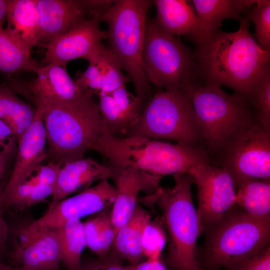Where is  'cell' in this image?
I'll use <instances>...</instances> for the list:
<instances>
[{
    "label": "cell",
    "instance_id": "cell-1",
    "mask_svg": "<svg viewBox=\"0 0 270 270\" xmlns=\"http://www.w3.org/2000/svg\"><path fill=\"white\" fill-rule=\"evenodd\" d=\"M238 30H219L195 42L194 56L198 76L205 83L224 85L244 99L264 74L270 70V50H264L250 31L244 15Z\"/></svg>",
    "mask_w": 270,
    "mask_h": 270
},
{
    "label": "cell",
    "instance_id": "cell-2",
    "mask_svg": "<svg viewBox=\"0 0 270 270\" xmlns=\"http://www.w3.org/2000/svg\"><path fill=\"white\" fill-rule=\"evenodd\" d=\"M92 150L107 160L104 164L108 166L133 168L161 178L188 172L202 164H210L208 152L202 147L140 136L104 134L97 140Z\"/></svg>",
    "mask_w": 270,
    "mask_h": 270
},
{
    "label": "cell",
    "instance_id": "cell-3",
    "mask_svg": "<svg viewBox=\"0 0 270 270\" xmlns=\"http://www.w3.org/2000/svg\"><path fill=\"white\" fill-rule=\"evenodd\" d=\"M196 258L204 270L228 269L270 246V218L253 217L235 205L204 230Z\"/></svg>",
    "mask_w": 270,
    "mask_h": 270
},
{
    "label": "cell",
    "instance_id": "cell-4",
    "mask_svg": "<svg viewBox=\"0 0 270 270\" xmlns=\"http://www.w3.org/2000/svg\"><path fill=\"white\" fill-rule=\"evenodd\" d=\"M174 186L162 188L156 202L163 213L167 228L168 247L166 264L169 270H200L196 244L204 232L198 210L193 204V180L188 172L172 175Z\"/></svg>",
    "mask_w": 270,
    "mask_h": 270
},
{
    "label": "cell",
    "instance_id": "cell-5",
    "mask_svg": "<svg viewBox=\"0 0 270 270\" xmlns=\"http://www.w3.org/2000/svg\"><path fill=\"white\" fill-rule=\"evenodd\" d=\"M43 110L48 162L64 164L82 158L106 134L93 96L77 105H56Z\"/></svg>",
    "mask_w": 270,
    "mask_h": 270
},
{
    "label": "cell",
    "instance_id": "cell-6",
    "mask_svg": "<svg viewBox=\"0 0 270 270\" xmlns=\"http://www.w3.org/2000/svg\"><path fill=\"white\" fill-rule=\"evenodd\" d=\"M149 0H118L101 18L108 26V48L133 83L136 95L144 102L153 95L142 66Z\"/></svg>",
    "mask_w": 270,
    "mask_h": 270
},
{
    "label": "cell",
    "instance_id": "cell-7",
    "mask_svg": "<svg viewBox=\"0 0 270 270\" xmlns=\"http://www.w3.org/2000/svg\"><path fill=\"white\" fill-rule=\"evenodd\" d=\"M190 87L184 90L156 88L138 122L122 137L169 140L202 148L199 144L202 141L190 101Z\"/></svg>",
    "mask_w": 270,
    "mask_h": 270
},
{
    "label": "cell",
    "instance_id": "cell-8",
    "mask_svg": "<svg viewBox=\"0 0 270 270\" xmlns=\"http://www.w3.org/2000/svg\"><path fill=\"white\" fill-rule=\"evenodd\" d=\"M190 101L202 143L219 154L230 138L254 117L245 99L212 83L189 88Z\"/></svg>",
    "mask_w": 270,
    "mask_h": 270
},
{
    "label": "cell",
    "instance_id": "cell-9",
    "mask_svg": "<svg viewBox=\"0 0 270 270\" xmlns=\"http://www.w3.org/2000/svg\"><path fill=\"white\" fill-rule=\"evenodd\" d=\"M145 75L156 88L184 90L194 83L198 66L194 54L176 36L146 22L142 52Z\"/></svg>",
    "mask_w": 270,
    "mask_h": 270
},
{
    "label": "cell",
    "instance_id": "cell-10",
    "mask_svg": "<svg viewBox=\"0 0 270 270\" xmlns=\"http://www.w3.org/2000/svg\"><path fill=\"white\" fill-rule=\"evenodd\" d=\"M219 154L232 175L270 180V130L254 118L236 132Z\"/></svg>",
    "mask_w": 270,
    "mask_h": 270
},
{
    "label": "cell",
    "instance_id": "cell-11",
    "mask_svg": "<svg viewBox=\"0 0 270 270\" xmlns=\"http://www.w3.org/2000/svg\"><path fill=\"white\" fill-rule=\"evenodd\" d=\"M30 80L18 76L6 75L4 82L22 96L36 108L56 106H74L90 96L84 94L70 76L66 68L54 64L42 66Z\"/></svg>",
    "mask_w": 270,
    "mask_h": 270
},
{
    "label": "cell",
    "instance_id": "cell-12",
    "mask_svg": "<svg viewBox=\"0 0 270 270\" xmlns=\"http://www.w3.org/2000/svg\"><path fill=\"white\" fill-rule=\"evenodd\" d=\"M188 173L196 186L197 210L204 230L235 206L236 180L229 171L210 163L198 164Z\"/></svg>",
    "mask_w": 270,
    "mask_h": 270
},
{
    "label": "cell",
    "instance_id": "cell-13",
    "mask_svg": "<svg viewBox=\"0 0 270 270\" xmlns=\"http://www.w3.org/2000/svg\"><path fill=\"white\" fill-rule=\"evenodd\" d=\"M8 253L11 266L24 270H58L62 262L58 228L42 226L36 220L21 226Z\"/></svg>",
    "mask_w": 270,
    "mask_h": 270
},
{
    "label": "cell",
    "instance_id": "cell-14",
    "mask_svg": "<svg viewBox=\"0 0 270 270\" xmlns=\"http://www.w3.org/2000/svg\"><path fill=\"white\" fill-rule=\"evenodd\" d=\"M100 22L89 18L82 21L52 39L45 48L42 66L54 64L66 68L70 60L83 58L88 60L108 38L107 31L102 30Z\"/></svg>",
    "mask_w": 270,
    "mask_h": 270
},
{
    "label": "cell",
    "instance_id": "cell-15",
    "mask_svg": "<svg viewBox=\"0 0 270 270\" xmlns=\"http://www.w3.org/2000/svg\"><path fill=\"white\" fill-rule=\"evenodd\" d=\"M116 194V187L108 179H102L94 186L49 206L47 212L36 222L42 226L58 228L68 220H80L112 206Z\"/></svg>",
    "mask_w": 270,
    "mask_h": 270
},
{
    "label": "cell",
    "instance_id": "cell-16",
    "mask_svg": "<svg viewBox=\"0 0 270 270\" xmlns=\"http://www.w3.org/2000/svg\"><path fill=\"white\" fill-rule=\"evenodd\" d=\"M33 122L17 142L18 150L12 170L4 188L2 202L26 180L46 159L43 109L36 108Z\"/></svg>",
    "mask_w": 270,
    "mask_h": 270
},
{
    "label": "cell",
    "instance_id": "cell-17",
    "mask_svg": "<svg viewBox=\"0 0 270 270\" xmlns=\"http://www.w3.org/2000/svg\"><path fill=\"white\" fill-rule=\"evenodd\" d=\"M162 178L133 168H121L114 181L116 194L111 209V219L115 235L130 218L137 205L138 195L144 192L147 195L156 193L162 188Z\"/></svg>",
    "mask_w": 270,
    "mask_h": 270
},
{
    "label": "cell",
    "instance_id": "cell-18",
    "mask_svg": "<svg viewBox=\"0 0 270 270\" xmlns=\"http://www.w3.org/2000/svg\"><path fill=\"white\" fill-rule=\"evenodd\" d=\"M98 110L106 134L123 136L140 118L146 104L126 86L98 95Z\"/></svg>",
    "mask_w": 270,
    "mask_h": 270
},
{
    "label": "cell",
    "instance_id": "cell-19",
    "mask_svg": "<svg viewBox=\"0 0 270 270\" xmlns=\"http://www.w3.org/2000/svg\"><path fill=\"white\" fill-rule=\"evenodd\" d=\"M120 170L121 168L100 164L90 158L66 162L60 170L48 207L72 192L86 190L96 181L106 178L114 181Z\"/></svg>",
    "mask_w": 270,
    "mask_h": 270
},
{
    "label": "cell",
    "instance_id": "cell-20",
    "mask_svg": "<svg viewBox=\"0 0 270 270\" xmlns=\"http://www.w3.org/2000/svg\"><path fill=\"white\" fill-rule=\"evenodd\" d=\"M40 31L36 46L46 48L54 38L87 20L76 0H37Z\"/></svg>",
    "mask_w": 270,
    "mask_h": 270
},
{
    "label": "cell",
    "instance_id": "cell-21",
    "mask_svg": "<svg viewBox=\"0 0 270 270\" xmlns=\"http://www.w3.org/2000/svg\"><path fill=\"white\" fill-rule=\"evenodd\" d=\"M156 8L154 21L174 36L186 35L194 42L208 35L203 29L191 2L186 0H153Z\"/></svg>",
    "mask_w": 270,
    "mask_h": 270
},
{
    "label": "cell",
    "instance_id": "cell-22",
    "mask_svg": "<svg viewBox=\"0 0 270 270\" xmlns=\"http://www.w3.org/2000/svg\"><path fill=\"white\" fill-rule=\"evenodd\" d=\"M6 22L7 32L31 52L40 31L37 0H10Z\"/></svg>",
    "mask_w": 270,
    "mask_h": 270
},
{
    "label": "cell",
    "instance_id": "cell-23",
    "mask_svg": "<svg viewBox=\"0 0 270 270\" xmlns=\"http://www.w3.org/2000/svg\"><path fill=\"white\" fill-rule=\"evenodd\" d=\"M259 0H192L191 3L203 29L208 36L218 30L225 19L240 21L241 13Z\"/></svg>",
    "mask_w": 270,
    "mask_h": 270
},
{
    "label": "cell",
    "instance_id": "cell-24",
    "mask_svg": "<svg viewBox=\"0 0 270 270\" xmlns=\"http://www.w3.org/2000/svg\"><path fill=\"white\" fill-rule=\"evenodd\" d=\"M234 176L237 188L236 205L253 217L270 218V180Z\"/></svg>",
    "mask_w": 270,
    "mask_h": 270
},
{
    "label": "cell",
    "instance_id": "cell-25",
    "mask_svg": "<svg viewBox=\"0 0 270 270\" xmlns=\"http://www.w3.org/2000/svg\"><path fill=\"white\" fill-rule=\"evenodd\" d=\"M149 213L138 204L130 220L116 232L113 243L119 256L130 264L144 260L142 238L144 228L150 220Z\"/></svg>",
    "mask_w": 270,
    "mask_h": 270
},
{
    "label": "cell",
    "instance_id": "cell-26",
    "mask_svg": "<svg viewBox=\"0 0 270 270\" xmlns=\"http://www.w3.org/2000/svg\"><path fill=\"white\" fill-rule=\"evenodd\" d=\"M36 108L20 98L4 82L0 84V118L18 142L34 120Z\"/></svg>",
    "mask_w": 270,
    "mask_h": 270
},
{
    "label": "cell",
    "instance_id": "cell-27",
    "mask_svg": "<svg viewBox=\"0 0 270 270\" xmlns=\"http://www.w3.org/2000/svg\"><path fill=\"white\" fill-rule=\"evenodd\" d=\"M31 52L22 47L3 28H0V72L14 75L22 72H36L42 66Z\"/></svg>",
    "mask_w": 270,
    "mask_h": 270
},
{
    "label": "cell",
    "instance_id": "cell-28",
    "mask_svg": "<svg viewBox=\"0 0 270 270\" xmlns=\"http://www.w3.org/2000/svg\"><path fill=\"white\" fill-rule=\"evenodd\" d=\"M62 262L68 270H80L82 253L86 246L83 222L71 219L58 227Z\"/></svg>",
    "mask_w": 270,
    "mask_h": 270
},
{
    "label": "cell",
    "instance_id": "cell-29",
    "mask_svg": "<svg viewBox=\"0 0 270 270\" xmlns=\"http://www.w3.org/2000/svg\"><path fill=\"white\" fill-rule=\"evenodd\" d=\"M112 206L83 222L86 246L95 253L100 260L107 258L115 237L111 219Z\"/></svg>",
    "mask_w": 270,
    "mask_h": 270
},
{
    "label": "cell",
    "instance_id": "cell-30",
    "mask_svg": "<svg viewBox=\"0 0 270 270\" xmlns=\"http://www.w3.org/2000/svg\"><path fill=\"white\" fill-rule=\"evenodd\" d=\"M88 61L94 62L102 75L103 88L101 93L110 92L126 86L130 80L128 76L122 72V67L114 54L104 44Z\"/></svg>",
    "mask_w": 270,
    "mask_h": 270
},
{
    "label": "cell",
    "instance_id": "cell-31",
    "mask_svg": "<svg viewBox=\"0 0 270 270\" xmlns=\"http://www.w3.org/2000/svg\"><path fill=\"white\" fill-rule=\"evenodd\" d=\"M245 100L254 118L270 130V70L264 74Z\"/></svg>",
    "mask_w": 270,
    "mask_h": 270
},
{
    "label": "cell",
    "instance_id": "cell-32",
    "mask_svg": "<svg viewBox=\"0 0 270 270\" xmlns=\"http://www.w3.org/2000/svg\"><path fill=\"white\" fill-rule=\"evenodd\" d=\"M245 16L255 26V37L264 50H270V0H259Z\"/></svg>",
    "mask_w": 270,
    "mask_h": 270
},
{
    "label": "cell",
    "instance_id": "cell-33",
    "mask_svg": "<svg viewBox=\"0 0 270 270\" xmlns=\"http://www.w3.org/2000/svg\"><path fill=\"white\" fill-rule=\"evenodd\" d=\"M166 242V232L162 226L150 220L144 228L142 238V250L145 258H160Z\"/></svg>",
    "mask_w": 270,
    "mask_h": 270
},
{
    "label": "cell",
    "instance_id": "cell-34",
    "mask_svg": "<svg viewBox=\"0 0 270 270\" xmlns=\"http://www.w3.org/2000/svg\"><path fill=\"white\" fill-rule=\"evenodd\" d=\"M82 12L88 19L93 18L101 22L102 18L108 12L116 0H76Z\"/></svg>",
    "mask_w": 270,
    "mask_h": 270
},
{
    "label": "cell",
    "instance_id": "cell-35",
    "mask_svg": "<svg viewBox=\"0 0 270 270\" xmlns=\"http://www.w3.org/2000/svg\"><path fill=\"white\" fill-rule=\"evenodd\" d=\"M229 270H270V246L255 256L232 266Z\"/></svg>",
    "mask_w": 270,
    "mask_h": 270
},
{
    "label": "cell",
    "instance_id": "cell-36",
    "mask_svg": "<svg viewBox=\"0 0 270 270\" xmlns=\"http://www.w3.org/2000/svg\"><path fill=\"white\" fill-rule=\"evenodd\" d=\"M54 187L36 182L30 193L20 202L16 210H22L39 202H46L49 196H52Z\"/></svg>",
    "mask_w": 270,
    "mask_h": 270
},
{
    "label": "cell",
    "instance_id": "cell-37",
    "mask_svg": "<svg viewBox=\"0 0 270 270\" xmlns=\"http://www.w3.org/2000/svg\"><path fill=\"white\" fill-rule=\"evenodd\" d=\"M17 150V142L14 138H12L0 150V182L10 174L9 169L14 162Z\"/></svg>",
    "mask_w": 270,
    "mask_h": 270
},
{
    "label": "cell",
    "instance_id": "cell-38",
    "mask_svg": "<svg viewBox=\"0 0 270 270\" xmlns=\"http://www.w3.org/2000/svg\"><path fill=\"white\" fill-rule=\"evenodd\" d=\"M62 165L60 163L52 162H48L45 165H40L36 171L37 173L36 182L50 185L55 188Z\"/></svg>",
    "mask_w": 270,
    "mask_h": 270
},
{
    "label": "cell",
    "instance_id": "cell-39",
    "mask_svg": "<svg viewBox=\"0 0 270 270\" xmlns=\"http://www.w3.org/2000/svg\"><path fill=\"white\" fill-rule=\"evenodd\" d=\"M10 174L0 182V260L8 252L6 250V243L8 236L9 228L2 216V200L4 188L8 180Z\"/></svg>",
    "mask_w": 270,
    "mask_h": 270
},
{
    "label": "cell",
    "instance_id": "cell-40",
    "mask_svg": "<svg viewBox=\"0 0 270 270\" xmlns=\"http://www.w3.org/2000/svg\"><path fill=\"white\" fill-rule=\"evenodd\" d=\"M126 270H169L160 258H146L140 262L125 266Z\"/></svg>",
    "mask_w": 270,
    "mask_h": 270
},
{
    "label": "cell",
    "instance_id": "cell-41",
    "mask_svg": "<svg viewBox=\"0 0 270 270\" xmlns=\"http://www.w3.org/2000/svg\"><path fill=\"white\" fill-rule=\"evenodd\" d=\"M80 270H118L106 268L100 260H90L82 262H81Z\"/></svg>",
    "mask_w": 270,
    "mask_h": 270
},
{
    "label": "cell",
    "instance_id": "cell-42",
    "mask_svg": "<svg viewBox=\"0 0 270 270\" xmlns=\"http://www.w3.org/2000/svg\"><path fill=\"white\" fill-rule=\"evenodd\" d=\"M0 136L6 140L14 138V133L10 127L0 118Z\"/></svg>",
    "mask_w": 270,
    "mask_h": 270
},
{
    "label": "cell",
    "instance_id": "cell-43",
    "mask_svg": "<svg viewBox=\"0 0 270 270\" xmlns=\"http://www.w3.org/2000/svg\"><path fill=\"white\" fill-rule=\"evenodd\" d=\"M10 0H0V28L6 22V13Z\"/></svg>",
    "mask_w": 270,
    "mask_h": 270
},
{
    "label": "cell",
    "instance_id": "cell-44",
    "mask_svg": "<svg viewBox=\"0 0 270 270\" xmlns=\"http://www.w3.org/2000/svg\"><path fill=\"white\" fill-rule=\"evenodd\" d=\"M0 270H24L20 266H12L6 265L2 262L0 260Z\"/></svg>",
    "mask_w": 270,
    "mask_h": 270
},
{
    "label": "cell",
    "instance_id": "cell-45",
    "mask_svg": "<svg viewBox=\"0 0 270 270\" xmlns=\"http://www.w3.org/2000/svg\"><path fill=\"white\" fill-rule=\"evenodd\" d=\"M8 140H6L4 138L0 136V148H2L6 146Z\"/></svg>",
    "mask_w": 270,
    "mask_h": 270
},
{
    "label": "cell",
    "instance_id": "cell-46",
    "mask_svg": "<svg viewBox=\"0 0 270 270\" xmlns=\"http://www.w3.org/2000/svg\"><path fill=\"white\" fill-rule=\"evenodd\" d=\"M200 270H202V269L200 268Z\"/></svg>",
    "mask_w": 270,
    "mask_h": 270
}]
</instances>
